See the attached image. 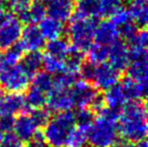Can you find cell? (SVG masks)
Here are the masks:
<instances>
[{"instance_id": "obj_34", "label": "cell", "mask_w": 148, "mask_h": 147, "mask_svg": "<svg viewBox=\"0 0 148 147\" xmlns=\"http://www.w3.org/2000/svg\"><path fill=\"white\" fill-rule=\"evenodd\" d=\"M94 119V113L88 108H79L78 111L75 114V122L77 127L86 130H89Z\"/></svg>"}, {"instance_id": "obj_38", "label": "cell", "mask_w": 148, "mask_h": 147, "mask_svg": "<svg viewBox=\"0 0 148 147\" xmlns=\"http://www.w3.org/2000/svg\"><path fill=\"white\" fill-rule=\"evenodd\" d=\"M110 17H111L110 21L117 26V27H120V26H122V25L127 24V23H129V22L132 21L131 17H130V14L127 12V10L122 8V7H121L117 12L114 13Z\"/></svg>"}, {"instance_id": "obj_19", "label": "cell", "mask_w": 148, "mask_h": 147, "mask_svg": "<svg viewBox=\"0 0 148 147\" xmlns=\"http://www.w3.org/2000/svg\"><path fill=\"white\" fill-rule=\"evenodd\" d=\"M127 69V77L132 80L138 82L140 84L147 86L148 78V66L147 58H140V60H133L130 61Z\"/></svg>"}, {"instance_id": "obj_8", "label": "cell", "mask_w": 148, "mask_h": 147, "mask_svg": "<svg viewBox=\"0 0 148 147\" xmlns=\"http://www.w3.org/2000/svg\"><path fill=\"white\" fill-rule=\"evenodd\" d=\"M75 106L78 108H88L90 107L94 98L99 95L97 89L92 83L86 80H77L70 88Z\"/></svg>"}, {"instance_id": "obj_40", "label": "cell", "mask_w": 148, "mask_h": 147, "mask_svg": "<svg viewBox=\"0 0 148 147\" xmlns=\"http://www.w3.org/2000/svg\"><path fill=\"white\" fill-rule=\"evenodd\" d=\"M15 118L14 116H9V115H0V131L3 133H10L13 131L14 128Z\"/></svg>"}, {"instance_id": "obj_42", "label": "cell", "mask_w": 148, "mask_h": 147, "mask_svg": "<svg viewBox=\"0 0 148 147\" xmlns=\"http://www.w3.org/2000/svg\"><path fill=\"white\" fill-rule=\"evenodd\" d=\"M27 147H49V145L45 142V136L42 134V132L38 131L37 133L28 141Z\"/></svg>"}, {"instance_id": "obj_16", "label": "cell", "mask_w": 148, "mask_h": 147, "mask_svg": "<svg viewBox=\"0 0 148 147\" xmlns=\"http://www.w3.org/2000/svg\"><path fill=\"white\" fill-rule=\"evenodd\" d=\"M127 10L132 22L136 26L145 28L148 21L147 0H130Z\"/></svg>"}, {"instance_id": "obj_23", "label": "cell", "mask_w": 148, "mask_h": 147, "mask_svg": "<svg viewBox=\"0 0 148 147\" xmlns=\"http://www.w3.org/2000/svg\"><path fill=\"white\" fill-rule=\"evenodd\" d=\"M64 64H65V70L78 74L83 64V52L70 45L69 51L64 58Z\"/></svg>"}, {"instance_id": "obj_4", "label": "cell", "mask_w": 148, "mask_h": 147, "mask_svg": "<svg viewBox=\"0 0 148 147\" xmlns=\"http://www.w3.org/2000/svg\"><path fill=\"white\" fill-rule=\"evenodd\" d=\"M80 74L83 80L92 83L96 89L106 91L119 82L121 71L106 62L99 64L88 62L82 65Z\"/></svg>"}, {"instance_id": "obj_48", "label": "cell", "mask_w": 148, "mask_h": 147, "mask_svg": "<svg viewBox=\"0 0 148 147\" xmlns=\"http://www.w3.org/2000/svg\"><path fill=\"white\" fill-rule=\"evenodd\" d=\"M1 55H2V53H1V51H0V60H1Z\"/></svg>"}, {"instance_id": "obj_25", "label": "cell", "mask_w": 148, "mask_h": 147, "mask_svg": "<svg viewBox=\"0 0 148 147\" xmlns=\"http://www.w3.org/2000/svg\"><path fill=\"white\" fill-rule=\"evenodd\" d=\"M29 0H8V5L11 9L13 14L17 17V20L21 23L28 24L30 23L28 14Z\"/></svg>"}, {"instance_id": "obj_36", "label": "cell", "mask_w": 148, "mask_h": 147, "mask_svg": "<svg viewBox=\"0 0 148 147\" xmlns=\"http://www.w3.org/2000/svg\"><path fill=\"white\" fill-rule=\"evenodd\" d=\"M127 47H136V48H147L148 43V34L145 28L137 30L136 34L127 41Z\"/></svg>"}, {"instance_id": "obj_39", "label": "cell", "mask_w": 148, "mask_h": 147, "mask_svg": "<svg viewBox=\"0 0 148 147\" xmlns=\"http://www.w3.org/2000/svg\"><path fill=\"white\" fill-rule=\"evenodd\" d=\"M118 30H119V35L122 38H124L125 40H130L132 37L134 36L136 34V32L138 30L137 29V26H136L133 22H129V23H127V24L122 25V26H120V27H118Z\"/></svg>"}, {"instance_id": "obj_49", "label": "cell", "mask_w": 148, "mask_h": 147, "mask_svg": "<svg viewBox=\"0 0 148 147\" xmlns=\"http://www.w3.org/2000/svg\"><path fill=\"white\" fill-rule=\"evenodd\" d=\"M45 1H48V2H49V1H51V0H45Z\"/></svg>"}, {"instance_id": "obj_30", "label": "cell", "mask_w": 148, "mask_h": 147, "mask_svg": "<svg viewBox=\"0 0 148 147\" xmlns=\"http://www.w3.org/2000/svg\"><path fill=\"white\" fill-rule=\"evenodd\" d=\"M33 87L49 94V92L53 88L52 75H50L47 71H38L35 76H33Z\"/></svg>"}, {"instance_id": "obj_26", "label": "cell", "mask_w": 148, "mask_h": 147, "mask_svg": "<svg viewBox=\"0 0 148 147\" xmlns=\"http://www.w3.org/2000/svg\"><path fill=\"white\" fill-rule=\"evenodd\" d=\"M24 53V50L21 47V45L16 42L15 45L10 47L9 49L5 50L4 54L1 55V60H0V64L1 65H16L20 63L22 56Z\"/></svg>"}, {"instance_id": "obj_35", "label": "cell", "mask_w": 148, "mask_h": 147, "mask_svg": "<svg viewBox=\"0 0 148 147\" xmlns=\"http://www.w3.org/2000/svg\"><path fill=\"white\" fill-rule=\"evenodd\" d=\"M121 7V0H99V16L110 17Z\"/></svg>"}, {"instance_id": "obj_1", "label": "cell", "mask_w": 148, "mask_h": 147, "mask_svg": "<svg viewBox=\"0 0 148 147\" xmlns=\"http://www.w3.org/2000/svg\"><path fill=\"white\" fill-rule=\"evenodd\" d=\"M117 128L119 134L132 143H137L146 139L147 109L145 102L140 100L125 104L121 109Z\"/></svg>"}, {"instance_id": "obj_14", "label": "cell", "mask_w": 148, "mask_h": 147, "mask_svg": "<svg viewBox=\"0 0 148 147\" xmlns=\"http://www.w3.org/2000/svg\"><path fill=\"white\" fill-rule=\"evenodd\" d=\"M119 38L118 27L111 21H103L97 24L94 35V41L96 43L109 47L114 42L119 40Z\"/></svg>"}, {"instance_id": "obj_12", "label": "cell", "mask_w": 148, "mask_h": 147, "mask_svg": "<svg viewBox=\"0 0 148 147\" xmlns=\"http://www.w3.org/2000/svg\"><path fill=\"white\" fill-rule=\"evenodd\" d=\"M75 7L74 0H51L47 5V13L49 16L64 23L69 21L74 14Z\"/></svg>"}, {"instance_id": "obj_13", "label": "cell", "mask_w": 148, "mask_h": 147, "mask_svg": "<svg viewBox=\"0 0 148 147\" xmlns=\"http://www.w3.org/2000/svg\"><path fill=\"white\" fill-rule=\"evenodd\" d=\"M38 129L37 124L33 120L30 114L27 113H22L14 122V134L16 135L22 142H28L29 139L33 137L34 135L37 133Z\"/></svg>"}, {"instance_id": "obj_44", "label": "cell", "mask_w": 148, "mask_h": 147, "mask_svg": "<svg viewBox=\"0 0 148 147\" xmlns=\"http://www.w3.org/2000/svg\"><path fill=\"white\" fill-rule=\"evenodd\" d=\"M5 8H7V2H5V0H0V17L5 13Z\"/></svg>"}, {"instance_id": "obj_20", "label": "cell", "mask_w": 148, "mask_h": 147, "mask_svg": "<svg viewBox=\"0 0 148 147\" xmlns=\"http://www.w3.org/2000/svg\"><path fill=\"white\" fill-rule=\"evenodd\" d=\"M103 98L107 107L115 108V109H122V107L127 102L120 83H117L109 89H107L105 91V94L103 95Z\"/></svg>"}, {"instance_id": "obj_29", "label": "cell", "mask_w": 148, "mask_h": 147, "mask_svg": "<svg viewBox=\"0 0 148 147\" xmlns=\"http://www.w3.org/2000/svg\"><path fill=\"white\" fill-rule=\"evenodd\" d=\"M88 60L91 63L99 64L107 61L108 56V47L107 45H99V43H93L88 49Z\"/></svg>"}, {"instance_id": "obj_31", "label": "cell", "mask_w": 148, "mask_h": 147, "mask_svg": "<svg viewBox=\"0 0 148 147\" xmlns=\"http://www.w3.org/2000/svg\"><path fill=\"white\" fill-rule=\"evenodd\" d=\"M42 67H43L45 71L49 73L50 75H58V74L62 73L63 70H65L64 60H61V58H58V57H53L51 55H48V54L43 55Z\"/></svg>"}, {"instance_id": "obj_15", "label": "cell", "mask_w": 148, "mask_h": 147, "mask_svg": "<svg viewBox=\"0 0 148 147\" xmlns=\"http://www.w3.org/2000/svg\"><path fill=\"white\" fill-rule=\"evenodd\" d=\"M25 108V100L20 93H9L7 95H2L0 100V115L14 116L23 113Z\"/></svg>"}, {"instance_id": "obj_2", "label": "cell", "mask_w": 148, "mask_h": 147, "mask_svg": "<svg viewBox=\"0 0 148 147\" xmlns=\"http://www.w3.org/2000/svg\"><path fill=\"white\" fill-rule=\"evenodd\" d=\"M69 20L68 35L70 43L80 51L86 52L94 43L95 29L99 24L97 19L81 16L77 13H74Z\"/></svg>"}, {"instance_id": "obj_32", "label": "cell", "mask_w": 148, "mask_h": 147, "mask_svg": "<svg viewBox=\"0 0 148 147\" xmlns=\"http://www.w3.org/2000/svg\"><path fill=\"white\" fill-rule=\"evenodd\" d=\"M77 75L78 74L63 70L62 73L55 75V78L53 79V88L70 89L75 82L77 81Z\"/></svg>"}, {"instance_id": "obj_43", "label": "cell", "mask_w": 148, "mask_h": 147, "mask_svg": "<svg viewBox=\"0 0 148 147\" xmlns=\"http://www.w3.org/2000/svg\"><path fill=\"white\" fill-rule=\"evenodd\" d=\"M111 147H134V143L122 139H120V141L118 139Z\"/></svg>"}, {"instance_id": "obj_27", "label": "cell", "mask_w": 148, "mask_h": 147, "mask_svg": "<svg viewBox=\"0 0 148 147\" xmlns=\"http://www.w3.org/2000/svg\"><path fill=\"white\" fill-rule=\"evenodd\" d=\"M76 8L77 14L86 17H99V1L96 0H78Z\"/></svg>"}, {"instance_id": "obj_3", "label": "cell", "mask_w": 148, "mask_h": 147, "mask_svg": "<svg viewBox=\"0 0 148 147\" xmlns=\"http://www.w3.org/2000/svg\"><path fill=\"white\" fill-rule=\"evenodd\" d=\"M75 124V114L71 110L56 113L45 126L42 132L49 147H65L67 137Z\"/></svg>"}, {"instance_id": "obj_6", "label": "cell", "mask_w": 148, "mask_h": 147, "mask_svg": "<svg viewBox=\"0 0 148 147\" xmlns=\"http://www.w3.org/2000/svg\"><path fill=\"white\" fill-rule=\"evenodd\" d=\"M29 79L20 64L11 66L0 64V84L9 93H21L25 91L29 84Z\"/></svg>"}, {"instance_id": "obj_11", "label": "cell", "mask_w": 148, "mask_h": 147, "mask_svg": "<svg viewBox=\"0 0 148 147\" xmlns=\"http://www.w3.org/2000/svg\"><path fill=\"white\" fill-rule=\"evenodd\" d=\"M107 60H108V63L111 66H114L116 69H118L119 71L124 70L130 63L127 45L120 39L114 42L112 45L108 47Z\"/></svg>"}, {"instance_id": "obj_50", "label": "cell", "mask_w": 148, "mask_h": 147, "mask_svg": "<svg viewBox=\"0 0 148 147\" xmlns=\"http://www.w3.org/2000/svg\"><path fill=\"white\" fill-rule=\"evenodd\" d=\"M83 147H92V146H86H86H83Z\"/></svg>"}, {"instance_id": "obj_47", "label": "cell", "mask_w": 148, "mask_h": 147, "mask_svg": "<svg viewBox=\"0 0 148 147\" xmlns=\"http://www.w3.org/2000/svg\"><path fill=\"white\" fill-rule=\"evenodd\" d=\"M1 98H2V93L0 92V100H1Z\"/></svg>"}, {"instance_id": "obj_51", "label": "cell", "mask_w": 148, "mask_h": 147, "mask_svg": "<svg viewBox=\"0 0 148 147\" xmlns=\"http://www.w3.org/2000/svg\"><path fill=\"white\" fill-rule=\"evenodd\" d=\"M96 1H99V0H96Z\"/></svg>"}, {"instance_id": "obj_46", "label": "cell", "mask_w": 148, "mask_h": 147, "mask_svg": "<svg viewBox=\"0 0 148 147\" xmlns=\"http://www.w3.org/2000/svg\"><path fill=\"white\" fill-rule=\"evenodd\" d=\"M2 137H3V133L0 131V142H1V139H2Z\"/></svg>"}, {"instance_id": "obj_37", "label": "cell", "mask_w": 148, "mask_h": 147, "mask_svg": "<svg viewBox=\"0 0 148 147\" xmlns=\"http://www.w3.org/2000/svg\"><path fill=\"white\" fill-rule=\"evenodd\" d=\"M30 116H32V118L35 121V123L37 124L38 128L45 127V124L48 123V121L51 119L50 118V111L48 109H45L43 107L34 109L30 113Z\"/></svg>"}, {"instance_id": "obj_5", "label": "cell", "mask_w": 148, "mask_h": 147, "mask_svg": "<svg viewBox=\"0 0 148 147\" xmlns=\"http://www.w3.org/2000/svg\"><path fill=\"white\" fill-rule=\"evenodd\" d=\"M117 121L99 114L88 130V142L92 147H111L118 141Z\"/></svg>"}, {"instance_id": "obj_18", "label": "cell", "mask_w": 148, "mask_h": 147, "mask_svg": "<svg viewBox=\"0 0 148 147\" xmlns=\"http://www.w3.org/2000/svg\"><path fill=\"white\" fill-rule=\"evenodd\" d=\"M43 54L40 51H32L23 55L20 61V66L29 78H33L41 69Z\"/></svg>"}, {"instance_id": "obj_7", "label": "cell", "mask_w": 148, "mask_h": 147, "mask_svg": "<svg viewBox=\"0 0 148 147\" xmlns=\"http://www.w3.org/2000/svg\"><path fill=\"white\" fill-rule=\"evenodd\" d=\"M21 34V22L14 14L4 13L0 17V50H7L18 42Z\"/></svg>"}, {"instance_id": "obj_17", "label": "cell", "mask_w": 148, "mask_h": 147, "mask_svg": "<svg viewBox=\"0 0 148 147\" xmlns=\"http://www.w3.org/2000/svg\"><path fill=\"white\" fill-rule=\"evenodd\" d=\"M39 29L41 32L42 36L45 39L48 40H54L58 38H62V36L65 33V26L62 22L55 20L53 17L48 16L39 22Z\"/></svg>"}, {"instance_id": "obj_10", "label": "cell", "mask_w": 148, "mask_h": 147, "mask_svg": "<svg viewBox=\"0 0 148 147\" xmlns=\"http://www.w3.org/2000/svg\"><path fill=\"white\" fill-rule=\"evenodd\" d=\"M18 43L23 48L24 52L40 51L42 48H45V39L42 36L39 27L35 24H30L26 25L24 28H22Z\"/></svg>"}, {"instance_id": "obj_9", "label": "cell", "mask_w": 148, "mask_h": 147, "mask_svg": "<svg viewBox=\"0 0 148 147\" xmlns=\"http://www.w3.org/2000/svg\"><path fill=\"white\" fill-rule=\"evenodd\" d=\"M49 96L47 98V104L49 110L53 113L71 110L75 107V102L70 89H58L52 88Z\"/></svg>"}, {"instance_id": "obj_22", "label": "cell", "mask_w": 148, "mask_h": 147, "mask_svg": "<svg viewBox=\"0 0 148 147\" xmlns=\"http://www.w3.org/2000/svg\"><path fill=\"white\" fill-rule=\"evenodd\" d=\"M47 98L48 94L32 86L25 94L24 100L26 107L32 109H37V108H42L47 104Z\"/></svg>"}, {"instance_id": "obj_28", "label": "cell", "mask_w": 148, "mask_h": 147, "mask_svg": "<svg viewBox=\"0 0 148 147\" xmlns=\"http://www.w3.org/2000/svg\"><path fill=\"white\" fill-rule=\"evenodd\" d=\"M88 142V130L75 127L67 137L65 147H83Z\"/></svg>"}, {"instance_id": "obj_33", "label": "cell", "mask_w": 148, "mask_h": 147, "mask_svg": "<svg viewBox=\"0 0 148 147\" xmlns=\"http://www.w3.org/2000/svg\"><path fill=\"white\" fill-rule=\"evenodd\" d=\"M29 20L33 23H39L43 20L47 14V5L41 0H34L33 3L29 4L28 9Z\"/></svg>"}, {"instance_id": "obj_41", "label": "cell", "mask_w": 148, "mask_h": 147, "mask_svg": "<svg viewBox=\"0 0 148 147\" xmlns=\"http://www.w3.org/2000/svg\"><path fill=\"white\" fill-rule=\"evenodd\" d=\"M0 147H22V141L15 134L7 133L0 142Z\"/></svg>"}, {"instance_id": "obj_45", "label": "cell", "mask_w": 148, "mask_h": 147, "mask_svg": "<svg viewBox=\"0 0 148 147\" xmlns=\"http://www.w3.org/2000/svg\"><path fill=\"white\" fill-rule=\"evenodd\" d=\"M134 147H148L147 146V143H146V141L143 139V141H140V142H137V143L134 144Z\"/></svg>"}, {"instance_id": "obj_24", "label": "cell", "mask_w": 148, "mask_h": 147, "mask_svg": "<svg viewBox=\"0 0 148 147\" xmlns=\"http://www.w3.org/2000/svg\"><path fill=\"white\" fill-rule=\"evenodd\" d=\"M69 49L70 45L68 43V41L63 38H58L54 40H50L49 43L45 45V54L64 60Z\"/></svg>"}, {"instance_id": "obj_21", "label": "cell", "mask_w": 148, "mask_h": 147, "mask_svg": "<svg viewBox=\"0 0 148 147\" xmlns=\"http://www.w3.org/2000/svg\"><path fill=\"white\" fill-rule=\"evenodd\" d=\"M121 87L127 101H140L146 96L147 86L140 84L138 82L132 80L131 78H124L121 81Z\"/></svg>"}]
</instances>
